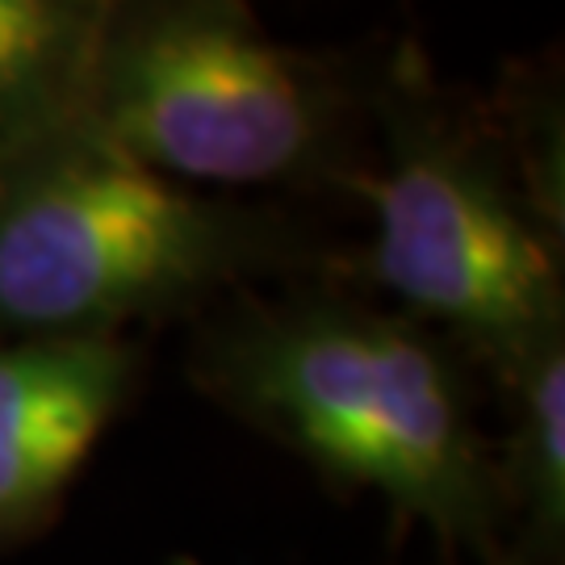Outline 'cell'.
Masks as SVG:
<instances>
[{
  "label": "cell",
  "instance_id": "9c48e42d",
  "mask_svg": "<svg viewBox=\"0 0 565 565\" xmlns=\"http://www.w3.org/2000/svg\"><path fill=\"white\" fill-rule=\"evenodd\" d=\"M177 565H198V562H189V557H181V562H177Z\"/></svg>",
  "mask_w": 565,
  "mask_h": 565
},
{
  "label": "cell",
  "instance_id": "277c9868",
  "mask_svg": "<svg viewBox=\"0 0 565 565\" xmlns=\"http://www.w3.org/2000/svg\"><path fill=\"white\" fill-rule=\"evenodd\" d=\"M356 205L373 235L348 247L340 281L436 327L490 382L565 331V231L536 210L490 102L440 81L415 30L377 46Z\"/></svg>",
  "mask_w": 565,
  "mask_h": 565
},
{
  "label": "cell",
  "instance_id": "8992f818",
  "mask_svg": "<svg viewBox=\"0 0 565 565\" xmlns=\"http://www.w3.org/2000/svg\"><path fill=\"white\" fill-rule=\"evenodd\" d=\"M109 0H0V177L84 126Z\"/></svg>",
  "mask_w": 565,
  "mask_h": 565
},
{
  "label": "cell",
  "instance_id": "7a4b0ae2",
  "mask_svg": "<svg viewBox=\"0 0 565 565\" xmlns=\"http://www.w3.org/2000/svg\"><path fill=\"white\" fill-rule=\"evenodd\" d=\"M348 247L306 205L189 189L76 126L0 177V340L193 323L235 289L340 277Z\"/></svg>",
  "mask_w": 565,
  "mask_h": 565
},
{
  "label": "cell",
  "instance_id": "6da1fadb",
  "mask_svg": "<svg viewBox=\"0 0 565 565\" xmlns=\"http://www.w3.org/2000/svg\"><path fill=\"white\" fill-rule=\"evenodd\" d=\"M473 364L436 327L340 277L235 289L189 323L184 377L343 499L427 527L445 565H499L507 511Z\"/></svg>",
  "mask_w": 565,
  "mask_h": 565
},
{
  "label": "cell",
  "instance_id": "3957f363",
  "mask_svg": "<svg viewBox=\"0 0 565 565\" xmlns=\"http://www.w3.org/2000/svg\"><path fill=\"white\" fill-rule=\"evenodd\" d=\"M377 46H289L239 0H109L84 126L202 193L356 205Z\"/></svg>",
  "mask_w": 565,
  "mask_h": 565
},
{
  "label": "cell",
  "instance_id": "5b68a950",
  "mask_svg": "<svg viewBox=\"0 0 565 565\" xmlns=\"http://www.w3.org/2000/svg\"><path fill=\"white\" fill-rule=\"evenodd\" d=\"M147 377L139 335L0 340V557L46 536Z\"/></svg>",
  "mask_w": 565,
  "mask_h": 565
},
{
  "label": "cell",
  "instance_id": "ba28073f",
  "mask_svg": "<svg viewBox=\"0 0 565 565\" xmlns=\"http://www.w3.org/2000/svg\"><path fill=\"white\" fill-rule=\"evenodd\" d=\"M486 102L536 210L565 231V109L557 55L503 63V76Z\"/></svg>",
  "mask_w": 565,
  "mask_h": 565
},
{
  "label": "cell",
  "instance_id": "52a82bcc",
  "mask_svg": "<svg viewBox=\"0 0 565 565\" xmlns=\"http://www.w3.org/2000/svg\"><path fill=\"white\" fill-rule=\"evenodd\" d=\"M507 436L494 469L507 511L499 565H565V331L541 340L494 382Z\"/></svg>",
  "mask_w": 565,
  "mask_h": 565
}]
</instances>
